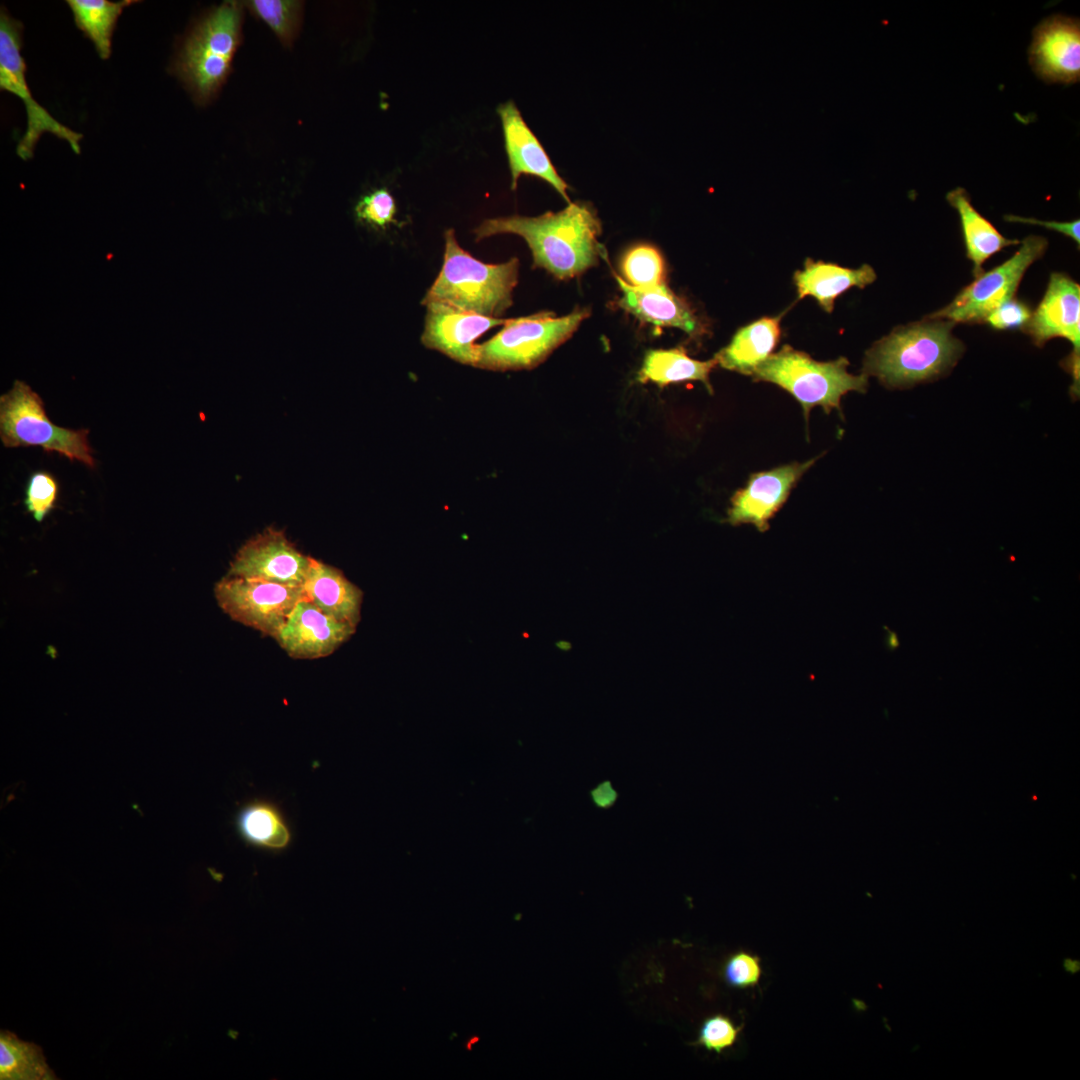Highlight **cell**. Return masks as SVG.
I'll list each match as a JSON object with an SVG mask.
<instances>
[{"instance_id": "cell-1", "label": "cell", "mask_w": 1080, "mask_h": 1080, "mask_svg": "<svg viewBox=\"0 0 1080 1080\" xmlns=\"http://www.w3.org/2000/svg\"><path fill=\"white\" fill-rule=\"evenodd\" d=\"M506 233L522 237L532 252L533 266L560 280L581 275L603 254L598 240L600 220L593 207L584 202H570L561 211L537 217L487 219L474 230L476 241Z\"/></svg>"}, {"instance_id": "cell-2", "label": "cell", "mask_w": 1080, "mask_h": 1080, "mask_svg": "<svg viewBox=\"0 0 1080 1080\" xmlns=\"http://www.w3.org/2000/svg\"><path fill=\"white\" fill-rule=\"evenodd\" d=\"M955 323L943 319L895 328L866 352L863 373L889 388H907L947 374L964 352L953 336Z\"/></svg>"}, {"instance_id": "cell-3", "label": "cell", "mask_w": 1080, "mask_h": 1080, "mask_svg": "<svg viewBox=\"0 0 1080 1080\" xmlns=\"http://www.w3.org/2000/svg\"><path fill=\"white\" fill-rule=\"evenodd\" d=\"M519 260L487 264L460 247L453 229L445 231L444 260L440 273L422 304L442 303L491 318L501 316L513 303Z\"/></svg>"}, {"instance_id": "cell-4", "label": "cell", "mask_w": 1080, "mask_h": 1080, "mask_svg": "<svg viewBox=\"0 0 1080 1080\" xmlns=\"http://www.w3.org/2000/svg\"><path fill=\"white\" fill-rule=\"evenodd\" d=\"M242 6L224 1L190 31L173 63V73L195 101L206 104L219 92L241 41Z\"/></svg>"}, {"instance_id": "cell-5", "label": "cell", "mask_w": 1080, "mask_h": 1080, "mask_svg": "<svg viewBox=\"0 0 1080 1080\" xmlns=\"http://www.w3.org/2000/svg\"><path fill=\"white\" fill-rule=\"evenodd\" d=\"M848 365L844 357L818 362L784 345L760 364L752 376L755 381L774 383L789 392L801 404L807 422L813 407L821 406L826 413L832 409L840 411L843 395L867 390L868 376L848 373Z\"/></svg>"}, {"instance_id": "cell-6", "label": "cell", "mask_w": 1080, "mask_h": 1080, "mask_svg": "<svg viewBox=\"0 0 1080 1080\" xmlns=\"http://www.w3.org/2000/svg\"><path fill=\"white\" fill-rule=\"evenodd\" d=\"M589 314L587 309L577 308L561 317L541 312L510 318L495 336L476 344L473 367L492 371L537 367L573 335Z\"/></svg>"}, {"instance_id": "cell-7", "label": "cell", "mask_w": 1080, "mask_h": 1080, "mask_svg": "<svg viewBox=\"0 0 1080 1080\" xmlns=\"http://www.w3.org/2000/svg\"><path fill=\"white\" fill-rule=\"evenodd\" d=\"M88 430L56 426L46 415L43 401L30 386L16 380L0 397V438L5 447L40 446L94 468Z\"/></svg>"}, {"instance_id": "cell-8", "label": "cell", "mask_w": 1080, "mask_h": 1080, "mask_svg": "<svg viewBox=\"0 0 1080 1080\" xmlns=\"http://www.w3.org/2000/svg\"><path fill=\"white\" fill-rule=\"evenodd\" d=\"M1020 248L1004 263L982 272L964 287L945 307L927 316L953 323H980L1001 303L1015 296L1027 271L1046 251L1048 242L1031 235L1020 242Z\"/></svg>"}, {"instance_id": "cell-9", "label": "cell", "mask_w": 1080, "mask_h": 1080, "mask_svg": "<svg viewBox=\"0 0 1080 1080\" xmlns=\"http://www.w3.org/2000/svg\"><path fill=\"white\" fill-rule=\"evenodd\" d=\"M22 24L3 7L0 13V88L18 96L25 105L27 129L19 140L16 152L22 160L34 155L36 144L45 133L66 141L72 151L80 154L83 135L57 121L31 95L26 82V65L21 55Z\"/></svg>"}, {"instance_id": "cell-10", "label": "cell", "mask_w": 1080, "mask_h": 1080, "mask_svg": "<svg viewBox=\"0 0 1080 1080\" xmlns=\"http://www.w3.org/2000/svg\"><path fill=\"white\" fill-rule=\"evenodd\" d=\"M214 594L230 618L271 637L305 597L303 586L228 576L216 583Z\"/></svg>"}, {"instance_id": "cell-11", "label": "cell", "mask_w": 1080, "mask_h": 1080, "mask_svg": "<svg viewBox=\"0 0 1080 1080\" xmlns=\"http://www.w3.org/2000/svg\"><path fill=\"white\" fill-rule=\"evenodd\" d=\"M310 561L282 531L267 528L238 550L226 576L303 586Z\"/></svg>"}, {"instance_id": "cell-12", "label": "cell", "mask_w": 1080, "mask_h": 1080, "mask_svg": "<svg viewBox=\"0 0 1080 1080\" xmlns=\"http://www.w3.org/2000/svg\"><path fill=\"white\" fill-rule=\"evenodd\" d=\"M1033 342L1042 346L1052 338L1061 337L1073 345L1068 368L1079 385L1080 349V286L1070 276L1051 274L1046 292L1024 327Z\"/></svg>"}, {"instance_id": "cell-13", "label": "cell", "mask_w": 1080, "mask_h": 1080, "mask_svg": "<svg viewBox=\"0 0 1080 1080\" xmlns=\"http://www.w3.org/2000/svg\"><path fill=\"white\" fill-rule=\"evenodd\" d=\"M1029 64L1048 83L1073 84L1080 79V21L1053 14L1033 30Z\"/></svg>"}, {"instance_id": "cell-14", "label": "cell", "mask_w": 1080, "mask_h": 1080, "mask_svg": "<svg viewBox=\"0 0 1080 1080\" xmlns=\"http://www.w3.org/2000/svg\"><path fill=\"white\" fill-rule=\"evenodd\" d=\"M817 459L815 457L803 463L794 462L752 474L747 485L733 496L728 522L732 525L749 523L761 532L766 531L769 520L784 505L793 487Z\"/></svg>"}, {"instance_id": "cell-15", "label": "cell", "mask_w": 1080, "mask_h": 1080, "mask_svg": "<svg viewBox=\"0 0 1080 1080\" xmlns=\"http://www.w3.org/2000/svg\"><path fill=\"white\" fill-rule=\"evenodd\" d=\"M422 344L465 365L474 366L475 341L489 329L505 325L508 319L491 318L442 303H428Z\"/></svg>"}, {"instance_id": "cell-16", "label": "cell", "mask_w": 1080, "mask_h": 1080, "mask_svg": "<svg viewBox=\"0 0 1080 1080\" xmlns=\"http://www.w3.org/2000/svg\"><path fill=\"white\" fill-rule=\"evenodd\" d=\"M356 628L328 616L304 597L273 638L292 658L317 659L332 654Z\"/></svg>"}, {"instance_id": "cell-17", "label": "cell", "mask_w": 1080, "mask_h": 1080, "mask_svg": "<svg viewBox=\"0 0 1080 1080\" xmlns=\"http://www.w3.org/2000/svg\"><path fill=\"white\" fill-rule=\"evenodd\" d=\"M497 113L502 122L505 149L515 190L521 175L537 176L548 182L568 203V184L558 174L545 149L524 121L516 104H500Z\"/></svg>"}, {"instance_id": "cell-18", "label": "cell", "mask_w": 1080, "mask_h": 1080, "mask_svg": "<svg viewBox=\"0 0 1080 1080\" xmlns=\"http://www.w3.org/2000/svg\"><path fill=\"white\" fill-rule=\"evenodd\" d=\"M622 297L618 305L643 322L656 326L675 327L690 336L704 333V325L689 304L673 293L666 284L652 288H637L615 275Z\"/></svg>"}, {"instance_id": "cell-19", "label": "cell", "mask_w": 1080, "mask_h": 1080, "mask_svg": "<svg viewBox=\"0 0 1080 1080\" xmlns=\"http://www.w3.org/2000/svg\"><path fill=\"white\" fill-rule=\"evenodd\" d=\"M303 590L305 597L322 612L357 627L363 592L340 570L311 558Z\"/></svg>"}, {"instance_id": "cell-20", "label": "cell", "mask_w": 1080, "mask_h": 1080, "mask_svg": "<svg viewBox=\"0 0 1080 1080\" xmlns=\"http://www.w3.org/2000/svg\"><path fill=\"white\" fill-rule=\"evenodd\" d=\"M798 299L814 297L821 308L831 313L835 299L852 287L864 288L876 279L874 269L863 264L857 269L807 259L804 268L794 273Z\"/></svg>"}, {"instance_id": "cell-21", "label": "cell", "mask_w": 1080, "mask_h": 1080, "mask_svg": "<svg viewBox=\"0 0 1080 1080\" xmlns=\"http://www.w3.org/2000/svg\"><path fill=\"white\" fill-rule=\"evenodd\" d=\"M780 316L763 317L740 328L731 342L716 355L718 365L752 375L771 354L780 339Z\"/></svg>"}, {"instance_id": "cell-22", "label": "cell", "mask_w": 1080, "mask_h": 1080, "mask_svg": "<svg viewBox=\"0 0 1080 1080\" xmlns=\"http://www.w3.org/2000/svg\"><path fill=\"white\" fill-rule=\"evenodd\" d=\"M948 203L958 212L966 248V255L973 263L974 278L982 272L983 263L992 255L1020 240L1004 237L997 228L972 205L964 188L957 187L946 195Z\"/></svg>"}, {"instance_id": "cell-23", "label": "cell", "mask_w": 1080, "mask_h": 1080, "mask_svg": "<svg viewBox=\"0 0 1080 1080\" xmlns=\"http://www.w3.org/2000/svg\"><path fill=\"white\" fill-rule=\"evenodd\" d=\"M718 365L715 358L699 361L689 357L682 348L650 350L645 355L639 378L659 386L684 381H701L711 392V370Z\"/></svg>"}, {"instance_id": "cell-24", "label": "cell", "mask_w": 1080, "mask_h": 1080, "mask_svg": "<svg viewBox=\"0 0 1080 1080\" xmlns=\"http://www.w3.org/2000/svg\"><path fill=\"white\" fill-rule=\"evenodd\" d=\"M134 0H68L75 25L91 40L102 60L111 55L112 36L122 11Z\"/></svg>"}, {"instance_id": "cell-25", "label": "cell", "mask_w": 1080, "mask_h": 1080, "mask_svg": "<svg viewBox=\"0 0 1080 1080\" xmlns=\"http://www.w3.org/2000/svg\"><path fill=\"white\" fill-rule=\"evenodd\" d=\"M0 1079L55 1080L58 1078L47 1064L40 1046L24 1041L10 1031L1 1030Z\"/></svg>"}, {"instance_id": "cell-26", "label": "cell", "mask_w": 1080, "mask_h": 1080, "mask_svg": "<svg viewBox=\"0 0 1080 1080\" xmlns=\"http://www.w3.org/2000/svg\"><path fill=\"white\" fill-rule=\"evenodd\" d=\"M238 829L246 841L269 849H282L291 839L279 811L269 803H253L238 816Z\"/></svg>"}, {"instance_id": "cell-27", "label": "cell", "mask_w": 1080, "mask_h": 1080, "mask_svg": "<svg viewBox=\"0 0 1080 1080\" xmlns=\"http://www.w3.org/2000/svg\"><path fill=\"white\" fill-rule=\"evenodd\" d=\"M621 270L627 284L637 288H652L665 284L664 261L653 246L640 244L629 249L622 258Z\"/></svg>"}, {"instance_id": "cell-28", "label": "cell", "mask_w": 1080, "mask_h": 1080, "mask_svg": "<svg viewBox=\"0 0 1080 1080\" xmlns=\"http://www.w3.org/2000/svg\"><path fill=\"white\" fill-rule=\"evenodd\" d=\"M249 10L262 19L284 45H290L301 23L302 3L284 0H252Z\"/></svg>"}, {"instance_id": "cell-29", "label": "cell", "mask_w": 1080, "mask_h": 1080, "mask_svg": "<svg viewBox=\"0 0 1080 1080\" xmlns=\"http://www.w3.org/2000/svg\"><path fill=\"white\" fill-rule=\"evenodd\" d=\"M741 1029L742 1027L736 1026L730 1018L716 1014L703 1021L698 1038L692 1045L720 1054L736 1043Z\"/></svg>"}, {"instance_id": "cell-30", "label": "cell", "mask_w": 1080, "mask_h": 1080, "mask_svg": "<svg viewBox=\"0 0 1080 1080\" xmlns=\"http://www.w3.org/2000/svg\"><path fill=\"white\" fill-rule=\"evenodd\" d=\"M58 495L55 478L44 471L33 473L27 483L25 506L37 522H41L54 507Z\"/></svg>"}, {"instance_id": "cell-31", "label": "cell", "mask_w": 1080, "mask_h": 1080, "mask_svg": "<svg viewBox=\"0 0 1080 1080\" xmlns=\"http://www.w3.org/2000/svg\"><path fill=\"white\" fill-rule=\"evenodd\" d=\"M762 975L759 957L746 951L728 957L722 969L724 981L733 988L746 989L756 986Z\"/></svg>"}, {"instance_id": "cell-32", "label": "cell", "mask_w": 1080, "mask_h": 1080, "mask_svg": "<svg viewBox=\"0 0 1080 1080\" xmlns=\"http://www.w3.org/2000/svg\"><path fill=\"white\" fill-rule=\"evenodd\" d=\"M358 219L377 227H385L394 221L395 201L386 189H378L364 196L355 208Z\"/></svg>"}, {"instance_id": "cell-33", "label": "cell", "mask_w": 1080, "mask_h": 1080, "mask_svg": "<svg viewBox=\"0 0 1080 1080\" xmlns=\"http://www.w3.org/2000/svg\"><path fill=\"white\" fill-rule=\"evenodd\" d=\"M1031 315L1030 306L1014 296L997 306L984 322L998 330L1024 328Z\"/></svg>"}, {"instance_id": "cell-34", "label": "cell", "mask_w": 1080, "mask_h": 1080, "mask_svg": "<svg viewBox=\"0 0 1080 1080\" xmlns=\"http://www.w3.org/2000/svg\"><path fill=\"white\" fill-rule=\"evenodd\" d=\"M1004 218H1005L1006 221H1009V222H1019V223H1026V224L1040 225V226H1044V227H1046V228H1048L1050 230L1057 231L1059 233H1062V234L1066 235L1067 237H1070L1073 241H1075L1077 243V246L1079 247V244H1080V221H1079V219H1075V220H1072V221H1065V222H1057V221H1043V220H1039V219H1035V218L1020 217V216H1015V215H1006V216H1004Z\"/></svg>"}, {"instance_id": "cell-35", "label": "cell", "mask_w": 1080, "mask_h": 1080, "mask_svg": "<svg viewBox=\"0 0 1080 1080\" xmlns=\"http://www.w3.org/2000/svg\"><path fill=\"white\" fill-rule=\"evenodd\" d=\"M591 797L599 808H607L616 801L617 793L609 782H605L591 792Z\"/></svg>"}, {"instance_id": "cell-36", "label": "cell", "mask_w": 1080, "mask_h": 1080, "mask_svg": "<svg viewBox=\"0 0 1080 1080\" xmlns=\"http://www.w3.org/2000/svg\"><path fill=\"white\" fill-rule=\"evenodd\" d=\"M1065 972L1074 975L1080 971V961L1078 959L1066 957L1062 962Z\"/></svg>"}, {"instance_id": "cell-37", "label": "cell", "mask_w": 1080, "mask_h": 1080, "mask_svg": "<svg viewBox=\"0 0 1080 1080\" xmlns=\"http://www.w3.org/2000/svg\"><path fill=\"white\" fill-rule=\"evenodd\" d=\"M479 1040H480V1037H478L477 1035H473V1036L469 1037L467 1039V1041L465 1042V1044H464V1048L466 1050H468V1051L472 1050L473 1046L476 1043H478Z\"/></svg>"}]
</instances>
